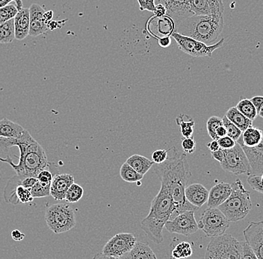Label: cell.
Wrapping results in <instances>:
<instances>
[{
	"instance_id": "obj_1",
	"label": "cell",
	"mask_w": 263,
	"mask_h": 259,
	"mask_svg": "<svg viewBox=\"0 0 263 259\" xmlns=\"http://www.w3.org/2000/svg\"><path fill=\"white\" fill-rule=\"evenodd\" d=\"M171 155L162 164H155L154 171L167 186L172 196L173 210L170 220L186 211H196L199 208L191 204L185 196V188L188 186L192 171L189 167L186 154L180 152L175 147L170 150Z\"/></svg>"
},
{
	"instance_id": "obj_2",
	"label": "cell",
	"mask_w": 263,
	"mask_h": 259,
	"mask_svg": "<svg viewBox=\"0 0 263 259\" xmlns=\"http://www.w3.org/2000/svg\"><path fill=\"white\" fill-rule=\"evenodd\" d=\"M17 147L20 151L19 162L14 164L11 157L1 158L0 162L8 164L19 176L37 177V174L48 167L49 162L45 150L31 135L28 131L18 138H0V147L8 149Z\"/></svg>"
},
{
	"instance_id": "obj_3",
	"label": "cell",
	"mask_w": 263,
	"mask_h": 259,
	"mask_svg": "<svg viewBox=\"0 0 263 259\" xmlns=\"http://www.w3.org/2000/svg\"><path fill=\"white\" fill-rule=\"evenodd\" d=\"M172 210V196L167 186L161 183L160 190L151 203L149 214L141 223L143 232L155 244L163 242L162 231L166 222L170 220Z\"/></svg>"
},
{
	"instance_id": "obj_4",
	"label": "cell",
	"mask_w": 263,
	"mask_h": 259,
	"mask_svg": "<svg viewBox=\"0 0 263 259\" xmlns=\"http://www.w3.org/2000/svg\"><path fill=\"white\" fill-rule=\"evenodd\" d=\"M224 26L223 15H193L187 17L176 28L175 32L192 37L206 45L215 44Z\"/></svg>"
},
{
	"instance_id": "obj_5",
	"label": "cell",
	"mask_w": 263,
	"mask_h": 259,
	"mask_svg": "<svg viewBox=\"0 0 263 259\" xmlns=\"http://www.w3.org/2000/svg\"><path fill=\"white\" fill-rule=\"evenodd\" d=\"M232 185L231 194L224 203L218 206L230 222H237L246 218L252 209L250 192L245 188L239 178Z\"/></svg>"
},
{
	"instance_id": "obj_6",
	"label": "cell",
	"mask_w": 263,
	"mask_h": 259,
	"mask_svg": "<svg viewBox=\"0 0 263 259\" xmlns=\"http://www.w3.org/2000/svg\"><path fill=\"white\" fill-rule=\"evenodd\" d=\"M205 258L241 259V242L225 233L212 237L207 246Z\"/></svg>"
},
{
	"instance_id": "obj_7",
	"label": "cell",
	"mask_w": 263,
	"mask_h": 259,
	"mask_svg": "<svg viewBox=\"0 0 263 259\" xmlns=\"http://www.w3.org/2000/svg\"><path fill=\"white\" fill-rule=\"evenodd\" d=\"M45 221L54 233H65L76 226L75 211L65 203L52 205L46 211Z\"/></svg>"
},
{
	"instance_id": "obj_8",
	"label": "cell",
	"mask_w": 263,
	"mask_h": 259,
	"mask_svg": "<svg viewBox=\"0 0 263 259\" xmlns=\"http://www.w3.org/2000/svg\"><path fill=\"white\" fill-rule=\"evenodd\" d=\"M230 223L218 208L208 207L202 214L197 226L207 237H212L224 234L230 227Z\"/></svg>"
},
{
	"instance_id": "obj_9",
	"label": "cell",
	"mask_w": 263,
	"mask_h": 259,
	"mask_svg": "<svg viewBox=\"0 0 263 259\" xmlns=\"http://www.w3.org/2000/svg\"><path fill=\"white\" fill-rule=\"evenodd\" d=\"M172 37L177 42L181 51L193 57H211L215 50L223 47L225 41L224 38H221L215 44L206 45L204 43L198 42L176 32H173Z\"/></svg>"
},
{
	"instance_id": "obj_10",
	"label": "cell",
	"mask_w": 263,
	"mask_h": 259,
	"mask_svg": "<svg viewBox=\"0 0 263 259\" xmlns=\"http://www.w3.org/2000/svg\"><path fill=\"white\" fill-rule=\"evenodd\" d=\"M224 157L221 166L224 171L238 176L251 173V166L246 152L238 143L231 149L223 150Z\"/></svg>"
},
{
	"instance_id": "obj_11",
	"label": "cell",
	"mask_w": 263,
	"mask_h": 259,
	"mask_svg": "<svg viewBox=\"0 0 263 259\" xmlns=\"http://www.w3.org/2000/svg\"><path fill=\"white\" fill-rule=\"evenodd\" d=\"M136 237L132 233L115 234L105 244L100 255L95 258H123L136 244Z\"/></svg>"
},
{
	"instance_id": "obj_12",
	"label": "cell",
	"mask_w": 263,
	"mask_h": 259,
	"mask_svg": "<svg viewBox=\"0 0 263 259\" xmlns=\"http://www.w3.org/2000/svg\"><path fill=\"white\" fill-rule=\"evenodd\" d=\"M195 212L194 211H184L177 217L167 221L164 227L170 233L179 234L189 237L199 229Z\"/></svg>"
},
{
	"instance_id": "obj_13",
	"label": "cell",
	"mask_w": 263,
	"mask_h": 259,
	"mask_svg": "<svg viewBox=\"0 0 263 259\" xmlns=\"http://www.w3.org/2000/svg\"><path fill=\"white\" fill-rule=\"evenodd\" d=\"M154 3L155 5H163L166 9V15L174 21L176 28L184 19L194 14L185 0H154Z\"/></svg>"
},
{
	"instance_id": "obj_14",
	"label": "cell",
	"mask_w": 263,
	"mask_h": 259,
	"mask_svg": "<svg viewBox=\"0 0 263 259\" xmlns=\"http://www.w3.org/2000/svg\"><path fill=\"white\" fill-rule=\"evenodd\" d=\"M175 23L172 18L167 15L149 18L147 24V31L156 39L161 37L172 36L173 32H175Z\"/></svg>"
},
{
	"instance_id": "obj_15",
	"label": "cell",
	"mask_w": 263,
	"mask_h": 259,
	"mask_svg": "<svg viewBox=\"0 0 263 259\" xmlns=\"http://www.w3.org/2000/svg\"><path fill=\"white\" fill-rule=\"evenodd\" d=\"M243 234L256 258H263V221L250 223L243 231Z\"/></svg>"
},
{
	"instance_id": "obj_16",
	"label": "cell",
	"mask_w": 263,
	"mask_h": 259,
	"mask_svg": "<svg viewBox=\"0 0 263 259\" xmlns=\"http://www.w3.org/2000/svg\"><path fill=\"white\" fill-rule=\"evenodd\" d=\"M190 8L196 15L222 16L224 11L223 0H192Z\"/></svg>"
},
{
	"instance_id": "obj_17",
	"label": "cell",
	"mask_w": 263,
	"mask_h": 259,
	"mask_svg": "<svg viewBox=\"0 0 263 259\" xmlns=\"http://www.w3.org/2000/svg\"><path fill=\"white\" fill-rule=\"evenodd\" d=\"M44 8L37 3H33L29 8V17H30V28L29 35L37 37L45 33L48 28L44 21V14L45 12Z\"/></svg>"
},
{
	"instance_id": "obj_18",
	"label": "cell",
	"mask_w": 263,
	"mask_h": 259,
	"mask_svg": "<svg viewBox=\"0 0 263 259\" xmlns=\"http://www.w3.org/2000/svg\"><path fill=\"white\" fill-rule=\"evenodd\" d=\"M74 183L73 175L62 173L54 176L51 182L50 195L55 201H64L66 193L70 185Z\"/></svg>"
},
{
	"instance_id": "obj_19",
	"label": "cell",
	"mask_w": 263,
	"mask_h": 259,
	"mask_svg": "<svg viewBox=\"0 0 263 259\" xmlns=\"http://www.w3.org/2000/svg\"><path fill=\"white\" fill-rule=\"evenodd\" d=\"M246 152L250 166V175H258L263 173V137L261 142L254 147H247L240 144ZM249 175V176H250Z\"/></svg>"
},
{
	"instance_id": "obj_20",
	"label": "cell",
	"mask_w": 263,
	"mask_h": 259,
	"mask_svg": "<svg viewBox=\"0 0 263 259\" xmlns=\"http://www.w3.org/2000/svg\"><path fill=\"white\" fill-rule=\"evenodd\" d=\"M232 192V185L229 183H218L209 191V198L207 206L210 208H218L224 203Z\"/></svg>"
},
{
	"instance_id": "obj_21",
	"label": "cell",
	"mask_w": 263,
	"mask_h": 259,
	"mask_svg": "<svg viewBox=\"0 0 263 259\" xmlns=\"http://www.w3.org/2000/svg\"><path fill=\"white\" fill-rule=\"evenodd\" d=\"M185 196L191 204L200 209L208 201L209 191L203 185L194 183L185 188Z\"/></svg>"
},
{
	"instance_id": "obj_22",
	"label": "cell",
	"mask_w": 263,
	"mask_h": 259,
	"mask_svg": "<svg viewBox=\"0 0 263 259\" xmlns=\"http://www.w3.org/2000/svg\"><path fill=\"white\" fill-rule=\"evenodd\" d=\"M14 31L15 39L23 41L26 38L29 33L30 28V17H29V9L23 8L14 18Z\"/></svg>"
},
{
	"instance_id": "obj_23",
	"label": "cell",
	"mask_w": 263,
	"mask_h": 259,
	"mask_svg": "<svg viewBox=\"0 0 263 259\" xmlns=\"http://www.w3.org/2000/svg\"><path fill=\"white\" fill-rule=\"evenodd\" d=\"M26 131L23 126L7 118H3L0 121V138H18L24 135Z\"/></svg>"
},
{
	"instance_id": "obj_24",
	"label": "cell",
	"mask_w": 263,
	"mask_h": 259,
	"mask_svg": "<svg viewBox=\"0 0 263 259\" xmlns=\"http://www.w3.org/2000/svg\"><path fill=\"white\" fill-rule=\"evenodd\" d=\"M262 137L263 130L251 126L243 131L241 137L236 142L247 147H254L261 142Z\"/></svg>"
},
{
	"instance_id": "obj_25",
	"label": "cell",
	"mask_w": 263,
	"mask_h": 259,
	"mask_svg": "<svg viewBox=\"0 0 263 259\" xmlns=\"http://www.w3.org/2000/svg\"><path fill=\"white\" fill-rule=\"evenodd\" d=\"M123 258L126 259H153L157 258L152 249L147 243L136 242L133 248Z\"/></svg>"
},
{
	"instance_id": "obj_26",
	"label": "cell",
	"mask_w": 263,
	"mask_h": 259,
	"mask_svg": "<svg viewBox=\"0 0 263 259\" xmlns=\"http://www.w3.org/2000/svg\"><path fill=\"white\" fill-rule=\"evenodd\" d=\"M126 162L143 176H144L151 170L154 164L153 161L140 155H132L126 160Z\"/></svg>"
},
{
	"instance_id": "obj_27",
	"label": "cell",
	"mask_w": 263,
	"mask_h": 259,
	"mask_svg": "<svg viewBox=\"0 0 263 259\" xmlns=\"http://www.w3.org/2000/svg\"><path fill=\"white\" fill-rule=\"evenodd\" d=\"M225 116L242 132L248 129L249 126H253V121L248 119L244 114H241L236 107L230 108L227 111Z\"/></svg>"
},
{
	"instance_id": "obj_28",
	"label": "cell",
	"mask_w": 263,
	"mask_h": 259,
	"mask_svg": "<svg viewBox=\"0 0 263 259\" xmlns=\"http://www.w3.org/2000/svg\"><path fill=\"white\" fill-rule=\"evenodd\" d=\"M15 39L14 19L0 24V44H11Z\"/></svg>"
},
{
	"instance_id": "obj_29",
	"label": "cell",
	"mask_w": 263,
	"mask_h": 259,
	"mask_svg": "<svg viewBox=\"0 0 263 259\" xmlns=\"http://www.w3.org/2000/svg\"><path fill=\"white\" fill-rule=\"evenodd\" d=\"M185 114H179L176 117L175 121L177 125L180 126V130L182 137H189L192 136L195 130V121L192 118L187 117V121H185Z\"/></svg>"
},
{
	"instance_id": "obj_30",
	"label": "cell",
	"mask_w": 263,
	"mask_h": 259,
	"mask_svg": "<svg viewBox=\"0 0 263 259\" xmlns=\"http://www.w3.org/2000/svg\"><path fill=\"white\" fill-rule=\"evenodd\" d=\"M120 176L122 180L126 183H139L144 178L143 175L140 174L136 170L133 168L130 165L126 162L123 164L120 170Z\"/></svg>"
},
{
	"instance_id": "obj_31",
	"label": "cell",
	"mask_w": 263,
	"mask_h": 259,
	"mask_svg": "<svg viewBox=\"0 0 263 259\" xmlns=\"http://www.w3.org/2000/svg\"><path fill=\"white\" fill-rule=\"evenodd\" d=\"M238 111L244 114L248 119L254 121L258 116L257 111L251 101L248 99H242L238 102L236 106Z\"/></svg>"
},
{
	"instance_id": "obj_32",
	"label": "cell",
	"mask_w": 263,
	"mask_h": 259,
	"mask_svg": "<svg viewBox=\"0 0 263 259\" xmlns=\"http://www.w3.org/2000/svg\"><path fill=\"white\" fill-rule=\"evenodd\" d=\"M193 253L192 246L189 242H182L178 245L176 246L175 248L172 252V258H186L190 257Z\"/></svg>"
},
{
	"instance_id": "obj_33",
	"label": "cell",
	"mask_w": 263,
	"mask_h": 259,
	"mask_svg": "<svg viewBox=\"0 0 263 259\" xmlns=\"http://www.w3.org/2000/svg\"><path fill=\"white\" fill-rule=\"evenodd\" d=\"M83 194V188L80 185L73 183L67 190L65 200L67 203H77L82 199Z\"/></svg>"
},
{
	"instance_id": "obj_34",
	"label": "cell",
	"mask_w": 263,
	"mask_h": 259,
	"mask_svg": "<svg viewBox=\"0 0 263 259\" xmlns=\"http://www.w3.org/2000/svg\"><path fill=\"white\" fill-rule=\"evenodd\" d=\"M51 183H44L37 180V183L30 188L31 193L33 197L42 198L46 197L50 195Z\"/></svg>"
},
{
	"instance_id": "obj_35",
	"label": "cell",
	"mask_w": 263,
	"mask_h": 259,
	"mask_svg": "<svg viewBox=\"0 0 263 259\" xmlns=\"http://www.w3.org/2000/svg\"><path fill=\"white\" fill-rule=\"evenodd\" d=\"M18 13V9L15 4L12 3L0 8V24H4L10 19H14Z\"/></svg>"
},
{
	"instance_id": "obj_36",
	"label": "cell",
	"mask_w": 263,
	"mask_h": 259,
	"mask_svg": "<svg viewBox=\"0 0 263 259\" xmlns=\"http://www.w3.org/2000/svg\"><path fill=\"white\" fill-rule=\"evenodd\" d=\"M222 121H223V125L224 126L227 130V135L237 142L239 137H241V134H242V131L235 125L233 123H232L230 119H228V118L225 115L224 117L222 118Z\"/></svg>"
},
{
	"instance_id": "obj_37",
	"label": "cell",
	"mask_w": 263,
	"mask_h": 259,
	"mask_svg": "<svg viewBox=\"0 0 263 259\" xmlns=\"http://www.w3.org/2000/svg\"><path fill=\"white\" fill-rule=\"evenodd\" d=\"M223 125L222 118L213 116L207 121L206 129L209 135L213 140H218V137L216 135V130L219 126Z\"/></svg>"
},
{
	"instance_id": "obj_38",
	"label": "cell",
	"mask_w": 263,
	"mask_h": 259,
	"mask_svg": "<svg viewBox=\"0 0 263 259\" xmlns=\"http://www.w3.org/2000/svg\"><path fill=\"white\" fill-rule=\"evenodd\" d=\"M247 181L253 189L263 193V173L258 175H250Z\"/></svg>"
},
{
	"instance_id": "obj_39",
	"label": "cell",
	"mask_w": 263,
	"mask_h": 259,
	"mask_svg": "<svg viewBox=\"0 0 263 259\" xmlns=\"http://www.w3.org/2000/svg\"><path fill=\"white\" fill-rule=\"evenodd\" d=\"M181 145H182V150L185 154H192L196 150V142L192 136L189 137H184L183 140L181 143Z\"/></svg>"
},
{
	"instance_id": "obj_40",
	"label": "cell",
	"mask_w": 263,
	"mask_h": 259,
	"mask_svg": "<svg viewBox=\"0 0 263 259\" xmlns=\"http://www.w3.org/2000/svg\"><path fill=\"white\" fill-rule=\"evenodd\" d=\"M241 259H257L248 242H241Z\"/></svg>"
},
{
	"instance_id": "obj_41",
	"label": "cell",
	"mask_w": 263,
	"mask_h": 259,
	"mask_svg": "<svg viewBox=\"0 0 263 259\" xmlns=\"http://www.w3.org/2000/svg\"><path fill=\"white\" fill-rule=\"evenodd\" d=\"M168 156V151L158 150L154 151L152 154V161L154 164H162L165 162Z\"/></svg>"
},
{
	"instance_id": "obj_42",
	"label": "cell",
	"mask_w": 263,
	"mask_h": 259,
	"mask_svg": "<svg viewBox=\"0 0 263 259\" xmlns=\"http://www.w3.org/2000/svg\"><path fill=\"white\" fill-rule=\"evenodd\" d=\"M218 144H219L220 147L223 150H228V149L233 148L236 145V142L233 140V138L226 135L224 137H220L218 140Z\"/></svg>"
},
{
	"instance_id": "obj_43",
	"label": "cell",
	"mask_w": 263,
	"mask_h": 259,
	"mask_svg": "<svg viewBox=\"0 0 263 259\" xmlns=\"http://www.w3.org/2000/svg\"><path fill=\"white\" fill-rule=\"evenodd\" d=\"M141 11H148L154 12L155 9L154 0H138Z\"/></svg>"
},
{
	"instance_id": "obj_44",
	"label": "cell",
	"mask_w": 263,
	"mask_h": 259,
	"mask_svg": "<svg viewBox=\"0 0 263 259\" xmlns=\"http://www.w3.org/2000/svg\"><path fill=\"white\" fill-rule=\"evenodd\" d=\"M12 2H14V4L16 5L18 11H21L24 8L22 0H0V8L4 7V6H7V5L12 3Z\"/></svg>"
},
{
	"instance_id": "obj_45",
	"label": "cell",
	"mask_w": 263,
	"mask_h": 259,
	"mask_svg": "<svg viewBox=\"0 0 263 259\" xmlns=\"http://www.w3.org/2000/svg\"><path fill=\"white\" fill-rule=\"evenodd\" d=\"M250 101H251V103L254 104L255 108H256V111H259L260 109L261 106L263 105V96H255L254 97L251 98Z\"/></svg>"
},
{
	"instance_id": "obj_46",
	"label": "cell",
	"mask_w": 263,
	"mask_h": 259,
	"mask_svg": "<svg viewBox=\"0 0 263 259\" xmlns=\"http://www.w3.org/2000/svg\"><path fill=\"white\" fill-rule=\"evenodd\" d=\"M212 157L215 160L218 161V162H221L223 160V157H224V152H223V149L220 147V149H218V150L214 151V152H211Z\"/></svg>"
},
{
	"instance_id": "obj_47",
	"label": "cell",
	"mask_w": 263,
	"mask_h": 259,
	"mask_svg": "<svg viewBox=\"0 0 263 259\" xmlns=\"http://www.w3.org/2000/svg\"><path fill=\"white\" fill-rule=\"evenodd\" d=\"M158 43L162 48H167V47H170L171 44H172V37H171V36L161 37V38L158 39Z\"/></svg>"
},
{
	"instance_id": "obj_48",
	"label": "cell",
	"mask_w": 263,
	"mask_h": 259,
	"mask_svg": "<svg viewBox=\"0 0 263 259\" xmlns=\"http://www.w3.org/2000/svg\"><path fill=\"white\" fill-rule=\"evenodd\" d=\"M11 237H12L13 240L15 241V242H22L23 240L26 237L25 234L22 233L21 231L18 230V229H14L11 232Z\"/></svg>"
},
{
	"instance_id": "obj_49",
	"label": "cell",
	"mask_w": 263,
	"mask_h": 259,
	"mask_svg": "<svg viewBox=\"0 0 263 259\" xmlns=\"http://www.w3.org/2000/svg\"><path fill=\"white\" fill-rule=\"evenodd\" d=\"M154 13L157 17H162V16L166 15V9L163 5L156 4L155 5Z\"/></svg>"
},
{
	"instance_id": "obj_50",
	"label": "cell",
	"mask_w": 263,
	"mask_h": 259,
	"mask_svg": "<svg viewBox=\"0 0 263 259\" xmlns=\"http://www.w3.org/2000/svg\"><path fill=\"white\" fill-rule=\"evenodd\" d=\"M207 147L210 149L211 152H214V151H216L220 149L219 144H218L217 140H213V142L208 143L207 144Z\"/></svg>"
},
{
	"instance_id": "obj_51",
	"label": "cell",
	"mask_w": 263,
	"mask_h": 259,
	"mask_svg": "<svg viewBox=\"0 0 263 259\" xmlns=\"http://www.w3.org/2000/svg\"><path fill=\"white\" fill-rule=\"evenodd\" d=\"M216 135L218 137V139L227 135V130L225 129L224 126L222 125L217 129Z\"/></svg>"
},
{
	"instance_id": "obj_52",
	"label": "cell",
	"mask_w": 263,
	"mask_h": 259,
	"mask_svg": "<svg viewBox=\"0 0 263 259\" xmlns=\"http://www.w3.org/2000/svg\"><path fill=\"white\" fill-rule=\"evenodd\" d=\"M53 11H45V12H44V18L46 24H48V23L52 21V18H53Z\"/></svg>"
},
{
	"instance_id": "obj_53",
	"label": "cell",
	"mask_w": 263,
	"mask_h": 259,
	"mask_svg": "<svg viewBox=\"0 0 263 259\" xmlns=\"http://www.w3.org/2000/svg\"><path fill=\"white\" fill-rule=\"evenodd\" d=\"M258 115H259V117L263 118V105L262 106H261V108H260V109H259V111H258Z\"/></svg>"
}]
</instances>
